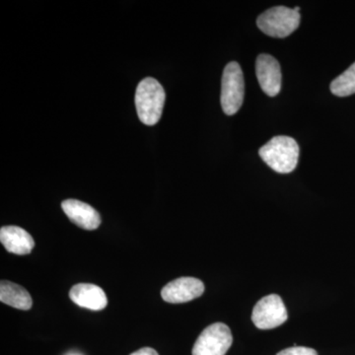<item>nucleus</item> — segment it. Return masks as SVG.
<instances>
[{"instance_id":"f8f14e48","label":"nucleus","mask_w":355,"mask_h":355,"mask_svg":"<svg viewBox=\"0 0 355 355\" xmlns=\"http://www.w3.org/2000/svg\"><path fill=\"white\" fill-rule=\"evenodd\" d=\"M0 301L16 309L28 311L31 309L33 301L29 292L24 287L7 280L0 284Z\"/></svg>"},{"instance_id":"9d476101","label":"nucleus","mask_w":355,"mask_h":355,"mask_svg":"<svg viewBox=\"0 0 355 355\" xmlns=\"http://www.w3.org/2000/svg\"><path fill=\"white\" fill-rule=\"evenodd\" d=\"M69 297L76 305L93 311H101L108 305L106 293L95 284H76L70 289Z\"/></svg>"},{"instance_id":"20e7f679","label":"nucleus","mask_w":355,"mask_h":355,"mask_svg":"<svg viewBox=\"0 0 355 355\" xmlns=\"http://www.w3.org/2000/svg\"><path fill=\"white\" fill-rule=\"evenodd\" d=\"M245 83L241 67L232 62L226 65L222 76L221 106L224 113L233 116L244 101Z\"/></svg>"},{"instance_id":"7ed1b4c3","label":"nucleus","mask_w":355,"mask_h":355,"mask_svg":"<svg viewBox=\"0 0 355 355\" xmlns=\"http://www.w3.org/2000/svg\"><path fill=\"white\" fill-rule=\"evenodd\" d=\"M300 13L286 6H277L261 13L257 25L261 32L272 38H286L297 30Z\"/></svg>"},{"instance_id":"6e6552de","label":"nucleus","mask_w":355,"mask_h":355,"mask_svg":"<svg viewBox=\"0 0 355 355\" xmlns=\"http://www.w3.org/2000/svg\"><path fill=\"white\" fill-rule=\"evenodd\" d=\"M256 73L261 90L270 97H275L282 89V70L279 62L270 55H259Z\"/></svg>"},{"instance_id":"2eb2a0df","label":"nucleus","mask_w":355,"mask_h":355,"mask_svg":"<svg viewBox=\"0 0 355 355\" xmlns=\"http://www.w3.org/2000/svg\"><path fill=\"white\" fill-rule=\"evenodd\" d=\"M130 355H159L158 352L155 349H151V347H144V349L137 350V352H133Z\"/></svg>"},{"instance_id":"39448f33","label":"nucleus","mask_w":355,"mask_h":355,"mask_svg":"<svg viewBox=\"0 0 355 355\" xmlns=\"http://www.w3.org/2000/svg\"><path fill=\"white\" fill-rule=\"evenodd\" d=\"M233 343L230 329L223 323L210 324L198 336L193 355H225Z\"/></svg>"},{"instance_id":"dca6fc26","label":"nucleus","mask_w":355,"mask_h":355,"mask_svg":"<svg viewBox=\"0 0 355 355\" xmlns=\"http://www.w3.org/2000/svg\"><path fill=\"white\" fill-rule=\"evenodd\" d=\"M293 9H294V10L296 11V12H299V11H300V7L296 6V7H294Z\"/></svg>"},{"instance_id":"ddd939ff","label":"nucleus","mask_w":355,"mask_h":355,"mask_svg":"<svg viewBox=\"0 0 355 355\" xmlns=\"http://www.w3.org/2000/svg\"><path fill=\"white\" fill-rule=\"evenodd\" d=\"M331 91L338 97H347L355 93V62L331 83Z\"/></svg>"},{"instance_id":"f257e3e1","label":"nucleus","mask_w":355,"mask_h":355,"mask_svg":"<svg viewBox=\"0 0 355 355\" xmlns=\"http://www.w3.org/2000/svg\"><path fill=\"white\" fill-rule=\"evenodd\" d=\"M166 94L164 88L153 77L139 84L135 93V106L139 120L146 125H154L162 116Z\"/></svg>"},{"instance_id":"4468645a","label":"nucleus","mask_w":355,"mask_h":355,"mask_svg":"<svg viewBox=\"0 0 355 355\" xmlns=\"http://www.w3.org/2000/svg\"><path fill=\"white\" fill-rule=\"evenodd\" d=\"M277 355H318V354L316 350L310 349V347L294 345L293 347L282 350Z\"/></svg>"},{"instance_id":"423d86ee","label":"nucleus","mask_w":355,"mask_h":355,"mask_svg":"<svg viewBox=\"0 0 355 355\" xmlns=\"http://www.w3.org/2000/svg\"><path fill=\"white\" fill-rule=\"evenodd\" d=\"M288 314L282 297L277 294L265 296L254 305L252 321L260 330H272L286 323Z\"/></svg>"},{"instance_id":"0eeeda50","label":"nucleus","mask_w":355,"mask_h":355,"mask_svg":"<svg viewBox=\"0 0 355 355\" xmlns=\"http://www.w3.org/2000/svg\"><path fill=\"white\" fill-rule=\"evenodd\" d=\"M203 292L205 284L202 280L195 277H180L163 287L161 296L166 302L180 304L200 297Z\"/></svg>"},{"instance_id":"f03ea898","label":"nucleus","mask_w":355,"mask_h":355,"mask_svg":"<svg viewBox=\"0 0 355 355\" xmlns=\"http://www.w3.org/2000/svg\"><path fill=\"white\" fill-rule=\"evenodd\" d=\"M261 158L273 171L288 174L297 167L299 146L289 137H275L259 151Z\"/></svg>"},{"instance_id":"1a4fd4ad","label":"nucleus","mask_w":355,"mask_h":355,"mask_svg":"<svg viewBox=\"0 0 355 355\" xmlns=\"http://www.w3.org/2000/svg\"><path fill=\"white\" fill-rule=\"evenodd\" d=\"M62 209L70 221L85 230H95L101 224V217L97 210L80 200H64Z\"/></svg>"},{"instance_id":"9b49d317","label":"nucleus","mask_w":355,"mask_h":355,"mask_svg":"<svg viewBox=\"0 0 355 355\" xmlns=\"http://www.w3.org/2000/svg\"><path fill=\"white\" fill-rule=\"evenodd\" d=\"M0 242L9 252L19 256L31 253L35 241L31 235L18 226H3L0 229Z\"/></svg>"}]
</instances>
